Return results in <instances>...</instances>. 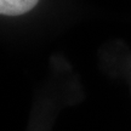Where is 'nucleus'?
Masks as SVG:
<instances>
[{
	"label": "nucleus",
	"instance_id": "nucleus-1",
	"mask_svg": "<svg viewBox=\"0 0 131 131\" xmlns=\"http://www.w3.org/2000/svg\"><path fill=\"white\" fill-rule=\"evenodd\" d=\"M39 0H0V15L19 16L35 7Z\"/></svg>",
	"mask_w": 131,
	"mask_h": 131
}]
</instances>
